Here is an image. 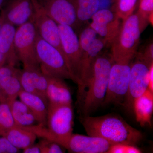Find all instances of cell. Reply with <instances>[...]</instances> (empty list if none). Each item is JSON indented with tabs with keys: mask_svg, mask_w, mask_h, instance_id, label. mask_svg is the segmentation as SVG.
<instances>
[{
	"mask_svg": "<svg viewBox=\"0 0 153 153\" xmlns=\"http://www.w3.org/2000/svg\"><path fill=\"white\" fill-rule=\"evenodd\" d=\"M80 121L88 135L99 137L113 144L135 145L143 138L140 131L114 115L82 116Z\"/></svg>",
	"mask_w": 153,
	"mask_h": 153,
	"instance_id": "cell-1",
	"label": "cell"
},
{
	"mask_svg": "<svg viewBox=\"0 0 153 153\" xmlns=\"http://www.w3.org/2000/svg\"><path fill=\"white\" fill-rule=\"evenodd\" d=\"M46 125L47 127L38 124L23 128L33 132L37 137L62 146L73 134L74 112L72 104L48 103Z\"/></svg>",
	"mask_w": 153,
	"mask_h": 153,
	"instance_id": "cell-2",
	"label": "cell"
},
{
	"mask_svg": "<svg viewBox=\"0 0 153 153\" xmlns=\"http://www.w3.org/2000/svg\"><path fill=\"white\" fill-rule=\"evenodd\" d=\"M148 22L138 13L122 21L118 33L111 44L114 62L131 64L137 54L141 34Z\"/></svg>",
	"mask_w": 153,
	"mask_h": 153,
	"instance_id": "cell-3",
	"label": "cell"
},
{
	"mask_svg": "<svg viewBox=\"0 0 153 153\" xmlns=\"http://www.w3.org/2000/svg\"><path fill=\"white\" fill-rule=\"evenodd\" d=\"M112 57L100 56L97 58L91 77L81 103L79 105L82 116L89 115L102 105L109 84Z\"/></svg>",
	"mask_w": 153,
	"mask_h": 153,
	"instance_id": "cell-4",
	"label": "cell"
},
{
	"mask_svg": "<svg viewBox=\"0 0 153 153\" xmlns=\"http://www.w3.org/2000/svg\"><path fill=\"white\" fill-rule=\"evenodd\" d=\"M36 51L39 66L46 76L63 79H70L72 77L66 60L58 49L37 35Z\"/></svg>",
	"mask_w": 153,
	"mask_h": 153,
	"instance_id": "cell-5",
	"label": "cell"
},
{
	"mask_svg": "<svg viewBox=\"0 0 153 153\" xmlns=\"http://www.w3.org/2000/svg\"><path fill=\"white\" fill-rule=\"evenodd\" d=\"M38 32L32 22L18 27L15 37V45L19 60L24 68L39 66L36 51Z\"/></svg>",
	"mask_w": 153,
	"mask_h": 153,
	"instance_id": "cell-6",
	"label": "cell"
},
{
	"mask_svg": "<svg viewBox=\"0 0 153 153\" xmlns=\"http://www.w3.org/2000/svg\"><path fill=\"white\" fill-rule=\"evenodd\" d=\"M131 66L113 62L107 91L102 105L123 104L127 92Z\"/></svg>",
	"mask_w": 153,
	"mask_h": 153,
	"instance_id": "cell-7",
	"label": "cell"
},
{
	"mask_svg": "<svg viewBox=\"0 0 153 153\" xmlns=\"http://www.w3.org/2000/svg\"><path fill=\"white\" fill-rule=\"evenodd\" d=\"M151 65L140 58L131 64L127 92L123 104L129 112L133 111L134 100L148 89Z\"/></svg>",
	"mask_w": 153,
	"mask_h": 153,
	"instance_id": "cell-8",
	"label": "cell"
},
{
	"mask_svg": "<svg viewBox=\"0 0 153 153\" xmlns=\"http://www.w3.org/2000/svg\"><path fill=\"white\" fill-rule=\"evenodd\" d=\"M61 44L72 80L77 84L82 52L79 38L74 29L66 25H58Z\"/></svg>",
	"mask_w": 153,
	"mask_h": 153,
	"instance_id": "cell-9",
	"label": "cell"
},
{
	"mask_svg": "<svg viewBox=\"0 0 153 153\" xmlns=\"http://www.w3.org/2000/svg\"><path fill=\"white\" fill-rule=\"evenodd\" d=\"M32 1L34 13L30 22L35 25L40 37L58 49L66 60L58 25L47 13L38 0Z\"/></svg>",
	"mask_w": 153,
	"mask_h": 153,
	"instance_id": "cell-10",
	"label": "cell"
},
{
	"mask_svg": "<svg viewBox=\"0 0 153 153\" xmlns=\"http://www.w3.org/2000/svg\"><path fill=\"white\" fill-rule=\"evenodd\" d=\"M113 144L99 137L72 134L62 146L71 153H107Z\"/></svg>",
	"mask_w": 153,
	"mask_h": 153,
	"instance_id": "cell-11",
	"label": "cell"
},
{
	"mask_svg": "<svg viewBox=\"0 0 153 153\" xmlns=\"http://www.w3.org/2000/svg\"><path fill=\"white\" fill-rule=\"evenodd\" d=\"M90 27L106 43L111 44L121 26V19L113 11L99 10L91 18Z\"/></svg>",
	"mask_w": 153,
	"mask_h": 153,
	"instance_id": "cell-12",
	"label": "cell"
},
{
	"mask_svg": "<svg viewBox=\"0 0 153 153\" xmlns=\"http://www.w3.org/2000/svg\"><path fill=\"white\" fill-rule=\"evenodd\" d=\"M50 18L57 25L74 29L78 25L76 9L71 0H38Z\"/></svg>",
	"mask_w": 153,
	"mask_h": 153,
	"instance_id": "cell-13",
	"label": "cell"
},
{
	"mask_svg": "<svg viewBox=\"0 0 153 153\" xmlns=\"http://www.w3.org/2000/svg\"><path fill=\"white\" fill-rule=\"evenodd\" d=\"M1 10L4 21L19 27L31 21L34 7L32 0H7Z\"/></svg>",
	"mask_w": 153,
	"mask_h": 153,
	"instance_id": "cell-14",
	"label": "cell"
},
{
	"mask_svg": "<svg viewBox=\"0 0 153 153\" xmlns=\"http://www.w3.org/2000/svg\"><path fill=\"white\" fill-rule=\"evenodd\" d=\"M21 71L16 66L7 64L0 68V85L9 104L16 99L23 90L20 79Z\"/></svg>",
	"mask_w": 153,
	"mask_h": 153,
	"instance_id": "cell-15",
	"label": "cell"
},
{
	"mask_svg": "<svg viewBox=\"0 0 153 153\" xmlns=\"http://www.w3.org/2000/svg\"><path fill=\"white\" fill-rule=\"evenodd\" d=\"M16 30L15 26L4 21L0 35V52L5 57L7 64L15 66L20 61L15 45Z\"/></svg>",
	"mask_w": 153,
	"mask_h": 153,
	"instance_id": "cell-16",
	"label": "cell"
},
{
	"mask_svg": "<svg viewBox=\"0 0 153 153\" xmlns=\"http://www.w3.org/2000/svg\"><path fill=\"white\" fill-rule=\"evenodd\" d=\"M47 77V96L48 103L72 104L71 91L64 79L58 77Z\"/></svg>",
	"mask_w": 153,
	"mask_h": 153,
	"instance_id": "cell-17",
	"label": "cell"
},
{
	"mask_svg": "<svg viewBox=\"0 0 153 153\" xmlns=\"http://www.w3.org/2000/svg\"><path fill=\"white\" fill-rule=\"evenodd\" d=\"M153 111V92L148 89L134 100L133 112L140 126L151 125Z\"/></svg>",
	"mask_w": 153,
	"mask_h": 153,
	"instance_id": "cell-18",
	"label": "cell"
},
{
	"mask_svg": "<svg viewBox=\"0 0 153 153\" xmlns=\"http://www.w3.org/2000/svg\"><path fill=\"white\" fill-rule=\"evenodd\" d=\"M18 97L32 111L38 123L45 126L47 122L48 103L38 95L28 93L23 90L20 92Z\"/></svg>",
	"mask_w": 153,
	"mask_h": 153,
	"instance_id": "cell-19",
	"label": "cell"
},
{
	"mask_svg": "<svg viewBox=\"0 0 153 153\" xmlns=\"http://www.w3.org/2000/svg\"><path fill=\"white\" fill-rule=\"evenodd\" d=\"M13 146L19 149H24L35 143L37 136L33 132L15 126L3 134Z\"/></svg>",
	"mask_w": 153,
	"mask_h": 153,
	"instance_id": "cell-20",
	"label": "cell"
},
{
	"mask_svg": "<svg viewBox=\"0 0 153 153\" xmlns=\"http://www.w3.org/2000/svg\"><path fill=\"white\" fill-rule=\"evenodd\" d=\"M9 105L16 126L25 127L34 125L38 123L32 111L21 100H15Z\"/></svg>",
	"mask_w": 153,
	"mask_h": 153,
	"instance_id": "cell-21",
	"label": "cell"
},
{
	"mask_svg": "<svg viewBox=\"0 0 153 153\" xmlns=\"http://www.w3.org/2000/svg\"><path fill=\"white\" fill-rule=\"evenodd\" d=\"M76 9L78 22H85L91 19L100 10L99 0H71Z\"/></svg>",
	"mask_w": 153,
	"mask_h": 153,
	"instance_id": "cell-22",
	"label": "cell"
},
{
	"mask_svg": "<svg viewBox=\"0 0 153 153\" xmlns=\"http://www.w3.org/2000/svg\"><path fill=\"white\" fill-rule=\"evenodd\" d=\"M29 68L31 70L34 85L38 92V96L48 104L47 96V89L48 85L47 76L43 74L40 67Z\"/></svg>",
	"mask_w": 153,
	"mask_h": 153,
	"instance_id": "cell-23",
	"label": "cell"
},
{
	"mask_svg": "<svg viewBox=\"0 0 153 153\" xmlns=\"http://www.w3.org/2000/svg\"><path fill=\"white\" fill-rule=\"evenodd\" d=\"M138 0H113V11L122 21L134 13Z\"/></svg>",
	"mask_w": 153,
	"mask_h": 153,
	"instance_id": "cell-24",
	"label": "cell"
},
{
	"mask_svg": "<svg viewBox=\"0 0 153 153\" xmlns=\"http://www.w3.org/2000/svg\"><path fill=\"white\" fill-rule=\"evenodd\" d=\"M15 126L8 102L0 103V136H2L8 130Z\"/></svg>",
	"mask_w": 153,
	"mask_h": 153,
	"instance_id": "cell-25",
	"label": "cell"
},
{
	"mask_svg": "<svg viewBox=\"0 0 153 153\" xmlns=\"http://www.w3.org/2000/svg\"><path fill=\"white\" fill-rule=\"evenodd\" d=\"M97 33L90 26L82 30L79 38V45L82 52L89 49L97 38Z\"/></svg>",
	"mask_w": 153,
	"mask_h": 153,
	"instance_id": "cell-26",
	"label": "cell"
},
{
	"mask_svg": "<svg viewBox=\"0 0 153 153\" xmlns=\"http://www.w3.org/2000/svg\"><path fill=\"white\" fill-rule=\"evenodd\" d=\"M41 153H63L65 152V149L61 145L55 142L43 139L38 143Z\"/></svg>",
	"mask_w": 153,
	"mask_h": 153,
	"instance_id": "cell-27",
	"label": "cell"
},
{
	"mask_svg": "<svg viewBox=\"0 0 153 153\" xmlns=\"http://www.w3.org/2000/svg\"><path fill=\"white\" fill-rule=\"evenodd\" d=\"M153 12V0H140L138 12L143 18L149 21Z\"/></svg>",
	"mask_w": 153,
	"mask_h": 153,
	"instance_id": "cell-28",
	"label": "cell"
},
{
	"mask_svg": "<svg viewBox=\"0 0 153 153\" xmlns=\"http://www.w3.org/2000/svg\"><path fill=\"white\" fill-rule=\"evenodd\" d=\"M20 149L11 144L5 137L0 136V153H17Z\"/></svg>",
	"mask_w": 153,
	"mask_h": 153,
	"instance_id": "cell-29",
	"label": "cell"
},
{
	"mask_svg": "<svg viewBox=\"0 0 153 153\" xmlns=\"http://www.w3.org/2000/svg\"><path fill=\"white\" fill-rule=\"evenodd\" d=\"M128 145L123 143L114 144L107 153H126Z\"/></svg>",
	"mask_w": 153,
	"mask_h": 153,
	"instance_id": "cell-30",
	"label": "cell"
},
{
	"mask_svg": "<svg viewBox=\"0 0 153 153\" xmlns=\"http://www.w3.org/2000/svg\"><path fill=\"white\" fill-rule=\"evenodd\" d=\"M24 153H41V149L38 143L33 144L23 149Z\"/></svg>",
	"mask_w": 153,
	"mask_h": 153,
	"instance_id": "cell-31",
	"label": "cell"
},
{
	"mask_svg": "<svg viewBox=\"0 0 153 153\" xmlns=\"http://www.w3.org/2000/svg\"><path fill=\"white\" fill-rule=\"evenodd\" d=\"M148 89L153 92V63L150 67L149 77Z\"/></svg>",
	"mask_w": 153,
	"mask_h": 153,
	"instance_id": "cell-32",
	"label": "cell"
},
{
	"mask_svg": "<svg viewBox=\"0 0 153 153\" xmlns=\"http://www.w3.org/2000/svg\"><path fill=\"white\" fill-rule=\"evenodd\" d=\"M7 102V100L6 95L3 92L1 87L0 85V103L1 102Z\"/></svg>",
	"mask_w": 153,
	"mask_h": 153,
	"instance_id": "cell-33",
	"label": "cell"
},
{
	"mask_svg": "<svg viewBox=\"0 0 153 153\" xmlns=\"http://www.w3.org/2000/svg\"><path fill=\"white\" fill-rule=\"evenodd\" d=\"M7 64V61L4 56L0 52V68Z\"/></svg>",
	"mask_w": 153,
	"mask_h": 153,
	"instance_id": "cell-34",
	"label": "cell"
},
{
	"mask_svg": "<svg viewBox=\"0 0 153 153\" xmlns=\"http://www.w3.org/2000/svg\"><path fill=\"white\" fill-rule=\"evenodd\" d=\"M4 20L2 18L1 16H0V35H1V31L2 27V25L3 23H4Z\"/></svg>",
	"mask_w": 153,
	"mask_h": 153,
	"instance_id": "cell-35",
	"label": "cell"
}]
</instances>
